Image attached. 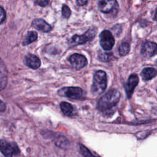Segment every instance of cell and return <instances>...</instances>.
<instances>
[{
	"mask_svg": "<svg viewBox=\"0 0 157 157\" xmlns=\"http://www.w3.org/2000/svg\"><path fill=\"white\" fill-rule=\"evenodd\" d=\"M59 106L61 112L64 115L71 117L74 115V107L71 104L67 102H61Z\"/></svg>",
	"mask_w": 157,
	"mask_h": 157,
	"instance_id": "15",
	"label": "cell"
},
{
	"mask_svg": "<svg viewBox=\"0 0 157 157\" xmlns=\"http://www.w3.org/2000/svg\"><path fill=\"white\" fill-rule=\"evenodd\" d=\"M6 109V104L0 99V112H4Z\"/></svg>",
	"mask_w": 157,
	"mask_h": 157,
	"instance_id": "25",
	"label": "cell"
},
{
	"mask_svg": "<svg viewBox=\"0 0 157 157\" xmlns=\"http://www.w3.org/2000/svg\"><path fill=\"white\" fill-rule=\"evenodd\" d=\"M7 83V71L4 61L0 58V91L5 88Z\"/></svg>",
	"mask_w": 157,
	"mask_h": 157,
	"instance_id": "13",
	"label": "cell"
},
{
	"mask_svg": "<svg viewBox=\"0 0 157 157\" xmlns=\"http://www.w3.org/2000/svg\"><path fill=\"white\" fill-rule=\"evenodd\" d=\"M25 64L33 69H37L40 66L41 61L35 55L29 53L26 55L24 59Z\"/></svg>",
	"mask_w": 157,
	"mask_h": 157,
	"instance_id": "11",
	"label": "cell"
},
{
	"mask_svg": "<svg viewBox=\"0 0 157 157\" xmlns=\"http://www.w3.org/2000/svg\"><path fill=\"white\" fill-rule=\"evenodd\" d=\"M119 91L112 89L101 96L98 101L97 108L101 112H106L114 107L120 98Z\"/></svg>",
	"mask_w": 157,
	"mask_h": 157,
	"instance_id": "1",
	"label": "cell"
},
{
	"mask_svg": "<svg viewBox=\"0 0 157 157\" xmlns=\"http://www.w3.org/2000/svg\"><path fill=\"white\" fill-rule=\"evenodd\" d=\"M99 42L104 50H111L115 44V39L112 33L108 30L102 31L99 34Z\"/></svg>",
	"mask_w": 157,
	"mask_h": 157,
	"instance_id": "7",
	"label": "cell"
},
{
	"mask_svg": "<svg viewBox=\"0 0 157 157\" xmlns=\"http://www.w3.org/2000/svg\"><path fill=\"white\" fill-rule=\"evenodd\" d=\"M55 144L58 147H59L63 149H66L69 145V142L68 140L63 136H59L54 140Z\"/></svg>",
	"mask_w": 157,
	"mask_h": 157,
	"instance_id": "17",
	"label": "cell"
},
{
	"mask_svg": "<svg viewBox=\"0 0 157 157\" xmlns=\"http://www.w3.org/2000/svg\"><path fill=\"white\" fill-rule=\"evenodd\" d=\"M87 2H88V1H86V0L76 1V3H77V6H83L86 4Z\"/></svg>",
	"mask_w": 157,
	"mask_h": 157,
	"instance_id": "24",
	"label": "cell"
},
{
	"mask_svg": "<svg viewBox=\"0 0 157 157\" xmlns=\"http://www.w3.org/2000/svg\"><path fill=\"white\" fill-rule=\"evenodd\" d=\"M130 51V45L128 42H123L118 48V52L121 56H125L129 53Z\"/></svg>",
	"mask_w": 157,
	"mask_h": 157,
	"instance_id": "19",
	"label": "cell"
},
{
	"mask_svg": "<svg viewBox=\"0 0 157 157\" xmlns=\"http://www.w3.org/2000/svg\"><path fill=\"white\" fill-rule=\"evenodd\" d=\"M31 26L35 29L43 33H48L52 29L51 26L42 18L34 19L32 21Z\"/></svg>",
	"mask_w": 157,
	"mask_h": 157,
	"instance_id": "12",
	"label": "cell"
},
{
	"mask_svg": "<svg viewBox=\"0 0 157 157\" xmlns=\"http://www.w3.org/2000/svg\"><path fill=\"white\" fill-rule=\"evenodd\" d=\"M140 75L144 80L147 81L156 75V71L153 67H146L142 71Z\"/></svg>",
	"mask_w": 157,
	"mask_h": 157,
	"instance_id": "14",
	"label": "cell"
},
{
	"mask_svg": "<svg viewBox=\"0 0 157 157\" xmlns=\"http://www.w3.org/2000/svg\"><path fill=\"white\" fill-rule=\"evenodd\" d=\"M37 33L36 31H29L27 33L22 42V44L24 46L28 45L31 44L32 42H34L37 39Z\"/></svg>",
	"mask_w": 157,
	"mask_h": 157,
	"instance_id": "16",
	"label": "cell"
},
{
	"mask_svg": "<svg viewBox=\"0 0 157 157\" xmlns=\"http://www.w3.org/2000/svg\"><path fill=\"white\" fill-rule=\"evenodd\" d=\"M49 1H36L35 3L37 4V5L41 6V7H45L48 4Z\"/></svg>",
	"mask_w": 157,
	"mask_h": 157,
	"instance_id": "23",
	"label": "cell"
},
{
	"mask_svg": "<svg viewBox=\"0 0 157 157\" xmlns=\"http://www.w3.org/2000/svg\"><path fill=\"white\" fill-rule=\"evenodd\" d=\"M0 151L5 157H19L20 155V149L15 142L4 139H0Z\"/></svg>",
	"mask_w": 157,
	"mask_h": 157,
	"instance_id": "3",
	"label": "cell"
},
{
	"mask_svg": "<svg viewBox=\"0 0 157 157\" xmlns=\"http://www.w3.org/2000/svg\"><path fill=\"white\" fill-rule=\"evenodd\" d=\"M6 18V13L4 9L0 6V24L2 23Z\"/></svg>",
	"mask_w": 157,
	"mask_h": 157,
	"instance_id": "22",
	"label": "cell"
},
{
	"mask_svg": "<svg viewBox=\"0 0 157 157\" xmlns=\"http://www.w3.org/2000/svg\"><path fill=\"white\" fill-rule=\"evenodd\" d=\"M69 61L74 68L75 69H80L88 64V61L86 57L81 54L74 53L71 55L69 58Z\"/></svg>",
	"mask_w": 157,
	"mask_h": 157,
	"instance_id": "8",
	"label": "cell"
},
{
	"mask_svg": "<svg viewBox=\"0 0 157 157\" xmlns=\"http://www.w3.org/2000/svg\"><path fill=\"white\" fill-rule=\"evenodd\" d=\"M107 74L102 71H96L93 76V83L91 87V92L93 95H99L102 93L107 87Z\"/></svg>",
	"mask_w": 157,
	"mask_h": 157,
	"instance_id": "2",
	"label": "cell"
},
{
	"mask_svg": "<svg viewBox=\"0 0 157 157\" xmlns=\"http://www.w3.org/2000/svg\"><path fill=\"white\" fill-rule=\"evenodd\" d=\"M77 148L78 151L83 157H100L98 155H95L92 153L88 148L82 144H77Z\"/></svg>",
	"mask_w": 157,
	"mask_h": 157,
	"instance_id": "18",
	"label": "cell"
},
{
	"mask_svg": "<svg viewBox=\"0 0 157 157\" xmlns=\"http://www.w3.org/2000/svg\"><path fill=\"white\" fill-rule=\"evenodd\" d=\"M96 33L97 28L95 27H91L82 35H74L71 39L70 44L72 46L84 44L92 40L95 37Z\"/></svg>",
	"mask_w": 157,
	"mask_h": 157,
	"instance_id": "4",
	"label": "cell"
},
{
	"mask_svg": "<svg viewBox=\"0 0 157 157\" xmlns=\"http://www.w3.org/2000/svg\"><path fill=\"white\" fill-rule=\"evenodd\" d=\"M99 10L104 13L116 14L118 9V4L115 0H103L98 2Z\"/></svg>",
	"mask_w": 157,
	"mask_h": 157,
	"instance_id": "6",
	"label": "cell"
},
{
	"mask_svg": "<svg viewBox=\"0 0 157 157\" xmlns=\"http://www.w3.org/2000/svg\"><path fill=\"white\" fill-rule=\"evenodd\" d=\"M112 53H102L99 55V59L101 61L107 62L112 59Z\"/></svg>",
	"mask_w": 157,
	"mask_h": 157,
	"instance_id": "20",
	"label": "cell"
},
{
	"mask_svg": "<svg viewBox=\"0 0 157 157\" xmlns=\"http://www.w3.org/2000/svg\"><path fill=\"white\" fill-rule=\"evenodd\" d=\"M58 93L61 96L67 97L75 100L81 99L84 96L83 90L81 88L77 86L62 88L58 91Z\"/></svg>",
	"mask_w": 157,
	"mask_h": 157,
	"instance_id": "5",
	"label": "cell"
},
{
	"mask_svg": "<svg viewBox=\"0 0 157 157\" xmlns=\"http://www.w3.org/2000/svg\"><path fill=\"white\" fill-rule=\"evenodd\" d=\"M139 77L136 74H131L124 85V89L126 93V96L128 98H131L132 96L134 88L138 85L139 83Z\"/></svg>",
	"mask_w": 157,
	"mask_h": 157,
	"instance_id": "9",
	"label": "cell"
},
{
	"mask_svg": "<svg viewBox=\"0 0 157 157\" xmlns=\"http://www.w3.org/2000/svg\"><path fill=\"white\" fill-rule=\"evenodd\" d=\"M61 12H62V15H63V17H64L65 18H69L71 14V10L70 9V8L66 5L63 6Z\"/></svg>",
	"mask_w": 157,
	"mask_h": 157,
	"instance_id": "21",
	"label": "cell"
},
{
	"mask_svg": "<svg viewBox=\"0 0 157 157\" xmlns=\"http://www.w3.org/2000/svg\"><path fill=\"white\" fill-rule=\"evenodd\" d=\"M156 44L154 42L147 41L144 43L141 48V53L147 58H150L156 54Z\"/></svg>",
	"mask_w": 157,
	"mask_h": 157,
	"instance_id": "10",
	"label": "cell"
}]
</instances>
